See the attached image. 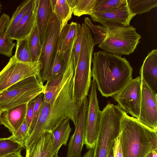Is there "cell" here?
<instances>
[{"instance_id": "cell-15", "label": "cell", "mask_w": 157, "mask_h": 157, "mask_svg": "<svg viewBox=\"0 0 157 157\" xmlns=\"http://www.w3.org/2000/svg\"><path fill=\"white\" fill-rule=\"evenodd\" d=\"M53 143L52 132H43L26 146L25 157H52Z\"/></svg>"}, {"instance_id": "cell-25", "label": "cell", "mask_w": 157, "mask_h": 157, "mask_svg": "<svg viewBox=\"0 0 157 157\" xmlns=\"http://www.w3.org/2000/svg\"><path fill=\"white\" fill-rule=\"evenodd\" d=\"M28 38L29 47L32 62L40 60L42 54V46L36 25Z\"/></svg>"}, {"instance_id": "cell-42", "label": "cell", "mask_w": 157, "mask_h": 157, "mask_svg": "<svg viewBox=\"0 0 157 157\" xmlns=\"http://www.w3.org/2000/svg\"><path fill=\"white\" fill-rule=\"evenodd\" d=\"M152 153L153 157H157V150L152 151Z\"/></svg>"}, {"instance_id": "cell-34", "label": "cell", "mask_w": 157, "mask_h": 157, "mask_svg": "<svg viewBox=\"0 0 157 157\" xmlns=\"http://www.w3.org/2000/svg\"><path fill=\"white\" fill-rule=\"evenodd\" d=\"M81 25L79 23H77L76 37L72 51V55L74 60L75 70L76 69V67L79 56L81 48Z\"/></svg>"}, {"instance_id": "cell-46", "label": "cell", "mask_w": 157, "mask_h": 157, "mask_svg": "<svg viewBox=\"0 0 157 157\" xmlns=\"http://www.w3.org/2000/svg\"><path fill=\"white\" fill-rule=\"evenodd\" d=\"M1 112H2V111L0 109V114H1Z\"/></svg>"}, {"instance_id": "cell-28", "label": "cell", "mask_w": 157, "mask_h": 157, "mask_svg": "<svg viewBox=\"0 0 157 157\" xmlns=\"http://www.w3.org/2000/svg\"><path fill=\"white\" fill-rule=\"evenodd\" d=\"M127 2V0H98L93 12H104L114 11Z\"/></svg>"}, {"instance_id": "cell-30", "label": "cell", "mask_w": 157, "mask_h": 157, "mask_svg": "<svg viewBox=\"0 0 157 157\" xmlns=\"http://www.w3.org/2000/svg\"><path fill=\"white\" fill-rule=\"evenodd\" d=\"M84 24L91 30L93 33L94 37L92 39L94 46L99 45L106 36L108 31L107 28L102 25H94L91 19L88 17L84 18Z\"/></svg>"}, {"instance_id": "cell-19", "label": "cell", "mask_w": 157, "mask_h": 157, "mask_svg": "<svg viewBox=\"0 0 157 157\" xmlns=\"http://www.w3.org/2000/svg\"><path fill=\"white\" fill-rule=\"evenodd\" d=\"M34 4L35 0H26L17 6L10 18L5 31L7 38L13 39L16 27L23 17L33 9Z\"/></svg>"}, {"instance_id": "cell-7", "label": "cell", "mask_w": 157, "mask_h": 157, "mask_svg": "<svg viewBox=\"0 0 157 157\" xmlns=\"http://www.w3.org/2000/svg\"><path fill=\"white\" fill-rule=\"evenodd\" d=\"M44 89L41 76H32L13 84L0 94L2 112L28 103Z\"/></svg>"}, {"instance_id": "cell-21", "label": "cell", "mask_w": 157, "mask_h": 157, "mask_svg": "<svg viewBox=\"0 0 157 157\" xmlns=\"http://www.w3.org/2000/svg\"><path fill=\"white\" fill-rule=\"evenodd\" d=\"M77 24L71 22L63 28L58 37L56 51L58 54L66 52L72 46L76 37Z\"/></svg>"}, {"instance_id": "cell-22", "label": "cell", "mask_w": 157, "mask_h": 157, "mask_svg": "<svg viewBox=\"0 0 157 157\" xmlns=\"http://www.w3.org/2000/svg\"><path fill=\"white\" fill-rule=\"evenodd\" d=\"M36 26V16L34 6L33 9L23 17L16 27L13 40H17L28 37Z\"/></svg>"}, {"instance_id": "cell-23", "label": "cell", "mask_w": 157, "mask_h": 157, "mask_svg": "<svg viewBox=\"0 0 157 157\" xmlns=\"http://www.w3.org/2000/svg\"><path fill=\"white\" fill-rule=\"evenodd\" d=\"M74 10L69 0H56L54 10L52 11L55 13L59 22V34L63 28L67 24L68 21L71 18Z\"/></svg>"}, {"instance_id": "cell-26", "label": "cell", "mask_w": 157, "mask_h": 157, "mask_svg": "<svg viewBox=\"0 0 157 157\" xmlns=\"http://www.w3.org/2000/svg\"><path fill=\"white\" fill-rule=\"evenodd\" d=\"M25 148L16 141L12 136L7 138H0V157L21 151Z\"/></svg>"}, {"instance_id": "cell-6", "label": "cell", "mask_w": 157, "mask_h": 157, "mask_svg": "<svg viewBox=\"0 0 157 157\" xmlns=\"http://www.w3.org/2000/svg\"><path fill=\"white\" fill-rule=\"evenodd\" d=\"M124 113L119 105L109 102L101 111L99 132L93 149V157H106L111 141L121 132Z\"/></svg>"}, {"instance_id": "cell-5", "label": "cell", "mask_w": 157, "mask_h": 157, "mask_svg": "<svg viewBox=\"0 0 157 157\" xmlns=\"http://www.w3.org/2000/svg\"><path fill=\"white\" fill-rule=\"evenodd\" d=\"M108 31L105 38L98 47L107 52L121 56L132 53L140 42L141 36L133 26H124L111 22L101 23Z\"/></svg>"}, {"instance_id": "cell-27", "label": "cell", "mask_w": 157, "mask_h": 157, "mask_svg": "<svg viewBox=\"0 0 157 157\" xmlns=\"http://www.w3.org/2000/svg\"><path fill=\"white\" fill-rule=\"evenodd\" d=\"M129 7L135 14L150 11L157 6V0H127Z\"/></svg>"}, {"instance_id": "cell-18", "label": "cell", "mask_w": 157, "mask_h": 157, "mask_svg": "<svg viewBox=\"0 0 157 157\" xmlns=\"http://www.w3.org/2000/svg\"><path fill=\"white\" fill-rule=\"evenodd\" d=\"M36 25L42 47L50 18L51 7L49 0H35Z\"/></svg>"}, {"instance_id": "cell-38", "label": "cell", "mask_w": 157, "mask_h": 157, "mask_svg": "<svg viewBox=\"0 0 157 157\" xmlns=\"http://www.w3.org/2000/svg\"><path fill=\"white\" fill-rule=\"evenodd\" d=\"M10 19L9 16L4 13L0 17V36L6 30Z\"/></svg>"}, {"instance_id": "cell-12", "label": "cell", "mask_w": 157, "mask_h": 157, "mask_svg": "<svg viewBox=\"0 0 157 157\" xmlns=\"http://www.w3.org/2000/svg\"><path fill=\"white\" fill-rule=\"evenodd\" d=\"M141 97L137 120L151 130L157 132V94L141 78Z\"/></svg>"}, {"instance_id": "cell-39", "label": "cell", "mask_w": 157, "mask_h": 157, "mask_svg": "<svg viewBox=\"0 0 157 157\" xmlns=\"http://www.w3.org/2000/svg\"><path fill=\"white\" fill-rule=\"evenodd\" d=\"M114 140H113L111 143L109 148L106 157H113V146Z\"/></svg>"}, {"instance_id": "cell-40", "label": "cell", "mask_w": 157, "mask_h": 157, "mask_svg": "<svg viewBox=\"0 0 157 157\" xmlns=\"http://www.w3.org/2000/svg\"><path fill=\"white\" fill-rule=\"evenodd\" d=\"M3 157H24L21 154V152L13 153Z\"/></svg>"}, {"instance_id": "cell-17", "label": "cell", "mask_w": 157, "mask_h": 157, "mask_svg": "<svg viewBox=\"0 0 157 157\" xmlns=\"http://www.w3.org/2000/svg\"><path fill=\"white\" fill-rule=\"evenodd\" d=\"M143 79L155 94L157 93V50L148 53L139 72Z\"/></svg>"}, {"instance_id": "cell-16", "label": "cell", "mask_w": 157, "mask_h": 157, "mask_svg": "<svg viewBox=\"0 0 157 157\" xmlns=\"http://www.w3.org/2000/svg\"><path fill=\"white\" fill-rule=\"evenodd\" d=\"M27 104L3 111L1 113L0 124L7 128L12 135L17 131L25 119Z\"/></svg>"}, {"instance_id": "cell-43", "label": "cell", "mask_w": 157, "mask_h": 157, "mask_svg": "<svg viewBox=\"0 0 157 157\" xmlns=\"http://www.w3.org/2000/svg\"><path fill=\"white\" fill-rule=\"evenodd\" d=\"M145 157H153V154L152 152H150Z\"/></svg>"}, {"instance_id": "cell-3", "label": "cell", "mask_w": 157, "mask_h": 157, "mask_svg": "<svg viewBox=\"0 0 157 157\" xmlns=\"http://www.w3.org/2000/svg\"><path fill=\"white\" fill-rule=\"evenodd\" d=\"M157 132L124 113L120 133L123 157H145L157 150Z\"/></svg>"}, {"instance_id": "cell-10", "label": "cell", "mask_w": 157, "mask_h": 157, "mask_svg": "<svg viewBox=\"0 0 157 157\" xmlns=\"http://www.w3.org/2000/svg\"><path fill=\"white\" fill-rule=\"evenodd\" d=\"M97 88L95 82L93 79L89 90L85 121L84 144L89 150L94 148L99 132L101 111L99 109Z\"/></svg>"}, {"instance_id": "cell-29", "label": "cell", "mask_w": 157, "mask_h": 157, "mask_svg": "<svg viewBox=\"0 0 157 157\" xmlns=\"http://www.w3.org/2000/svg\"><path fill=\"white\" fill-rule=\"evenodd\" d=\"M28 37L17 40L14 55L18 60L23 62H32L29 45Z\"/></svg>"}, {"instance_id": "cell-20", "label": "cell", "mask_w": 157, "mask_h": 157, "mask_svg": "<svg viewBox=\"0 0 157 157\" xmlns=\"http://www.w3.org/2000/svg\"><path fill=\"white\" fill-rule=\"evenodd\" d=\"M70 119L67 118L59 123L51 131L53 136V154L58 152L63 145H66L71 131Z\"/></svg>"}, {"instance_id": "cell-36", "label": "cell", "mask_w": 157, "mask_h": 157, "mask_svg": "<svg viewBox=\"0 0 157 157\" xmlns=\"http://www.w3.org/2000/svg\"><path fill=\"white\" fill-rule=\"evenodd\" d=\"M34 99L27 104L25 120L29 128V132L31 128L33 117L34 105Z\"/></svg>"}, {"instance_id": "cell-11", "label": "cell", "mask_w": 157, "mask_h": 157, "mask_svg": "<svg viewBox=\"0 0 157 157\" xmlns=\"http://www.w3.org/2000/svg\"><path fill=\"white\" fill-rule=\"evenodd\" d=\"M141 80L140 76L132 79L119 93L113 97L124 113L137 119L140 111Z\"/></svg>"}, {"instance_id": "cell-32", "label": "cell", "mask_w": 157, "mask_h": 157, "mask_svg": "<svg viewBox=\"0 0 157 157\" xmlns=\"http://www.w3.org/2000/svg\"><path fill=\"white\" fill-rule=\"evenodd\" d=\"M13 40L6 37L5 31L0 36V54L11 57L15 43Z\"/></svg>"}, {"instance_id": "cell-8", "label": "cell", "mask_w": 157, "mask_h": 157, "mask_svg": "<svg viewBox=\"0 0 157 157\" xmlns=\"http://www.w3.org/2000/svg\"><path fill=\"white\" fill-rule=\"evenodd\" d=\"M43 67L41 61L26 62L12 56L0 71V94L13 84L23 79L40 75Z\"/></svg>"}, {"instance_id": "cell-2", "label": "cell", "mask_w": 157, "mask_h": 157, "mask_svg": "<svg viewBox=\"0 0 157 157\" xmlns=\"http://www.w3.org/2000/svg\"><path fill=\"white\" fill-rule=\"evenodd\" d=\"M93 54L91 76L102 96L113 97L132 79V68L121 56L103 51Z\"/></svg>"}, {"instance_id": "cell-1", "label": "cell", "mask_w": 157, "mask_h": 157, "mask_svg": "<svg viewBox=\"0 0 157 157\" xmlns=\"http://www.w3.org/2000/svg\"><path fill=\"white\" fill-rule=\"evenodd\" d=\"M74 71L73 58L69 56L63 76L47 82L42 103L25 147L43 132L51 131L66 118L75 125L81 106L73 97Z\"/></svg>"}, {"instance_id": "cell-9", "label": "cell", "mask_w": 157, "mask_h": 157, "mask_svg": "<svg viewBox=\"0 0 157 157\" xmlns=\"http://www.w3.org/2000/svg\"><path fill=\"white\" fill-rule=\"evenodd\" d=\"M60 29L59 21L55 13L51 8L40 60L43 63L41 76L43 83L48 79L52 65L56 53Z\"/></svg>"}, {"instance_id": "cell-24", "label": "cell", "mask_w": 157, "mask_h": 157, "mask_svg": "<svg viewBox=\"0 0 157 157\" xmlns=\"http://www.w3.org/2000/svg\"><path fill=\"white\" fill-rule=\"evenodd\" d=\"M69 49L60 54L56 53L47 81L53 80L64 73L67 64Z\"/></svg>"}, {"instance_id": "cell-31", "label": "cell", "mask_w": 157, "mask_h": 157, "mask_svg": "<svg viewBox=\"0 0 157 157\" xmlns=\"http://www.w3.org/2000/svg\"><path fill=\"white\" fill-rule=\"evenodd\" d=\"M98 0H77L73 13L80 17L83 15H90L93 13V8Z\"/></svg>"}, {"instance_id": "cell-4", "label": "cell", "mask_w": 157, "mask_h": 157, "mask_svg": "<svg viewBox=\"0 0 157 157\" xmlns=\"http://www.w3.org/2000/svg\"><path fill=\"white\" fill-rule=\"evenodd\" d=\"M82 44L74 76L73 97L81 105L88 95L91 81V65L94 45L90 28L85 24L81 25Z\"/></svg>"}, {"instance_id": "cell-14", "label": "cell", "mask_w": 157, "mask_h": 157, "mask_svg": "<svg viewBox=\"0 0 157 157\" xmlns=\"http://www.w3.org/2000/svg\"><path fill=\"white\" fill-rule=\"evenodd\" d=\"M136 15L130 9L127 2L114 11L104 12H93L90 16L94 22L100 23L111 22L127 26L130 25L131 21Z\"/></svg>"}, {"instance_id": "cell-41", "label": "cell", "mask_w": 157, "mask_h": 157, "mask_svg": "<svg viewBox=\"0 0 157 157\" xmlns=\"http://www.w3.org/2000/svg\"><path fill=\"white\" fill-rule=\"evenodd\" d=\"M82 157H93V155L89 152H86Z\"/></svg>"}, {"instance_id": "cell-33", "label": "cell", "mask_w": 157, "mask_h": 157, "mask_svg": "<svg viewBox=\"0 0 157 157\" xmlns=\"http://www.w3.org/2000/svg\"><path fill=\"white\" fill-rule=\"evenodd\" d=\"M11 136L15 140L25 148L30 136L29 128L25 119L17 131Z\"/></svg>"}, {"instance_id": "cell-44", "label": "cell", "mask_w": 157, "mask_h": 157, "mask_svg": "<svg viewBox=\"0 0 157 157\" xmlns=\"http://www.w3.org/2000/svg\"><path fill=\"white\" fill-rule=\"evenodd\" d=\"M58 153L56 152L52 156V157H59L58 155Z\"/></svg>"}, {"instance_id": "cell-13", "label": "cell", "mask_w": 157, "mask_h": 157, "mask_svg": "<svg viewBox=\"0 0 157 157\" xmlns=\"http://www.w3.org/2000/svg\"><path fill=\"white\" fill-rule=\"evenodd\" d=\"M88 103L89 100L86 97L81 106L75 125V130L68 144L67 157H82L81 152L84 144L85 121Z\"/></svg>"}, {"instance_id": "cell-45", "label": "cell", "mask_w": 157, "mask_h": 157, "mask_svg": "<svg viewBox=\"0 0 157 157\" xmlns=\"http://www.w3.org/2000/svg\"><path fill=\"white\" fill-rule=\"evenodd\" d=\"M1 7H2V5H1V3L0 2V13L1 12Z\"/></svg>"}, {"instance_id": "cell-37", "label": "cell", "mask_w": 157, "mask_h": 157, "mask_svg": "<svg viewBox=\"0 0 157 157\" xmlns=\"http://www.w3.org/2000/svg\"><path fill=\"white\" fill-rule=\"evenodd\" d=\"M113 151V157H123L120 143V133L114 140Z\"/></svg>"}, {"instance_id": "cell-35", "label": "cell", "mask_w": 157, "mask_h": 157, "mask_svg": "<svg viewBox=\"0 0 157 157\" xmlns=\"http://www.w3.org/2000/svg\"><path fill=\"white\" fill-rule=\"evenodd\" d=\"M43 97V94L42 93L40 94L34 99V105L33 114L32 125L29 132L30 135L33 127L36 121L38 112L42 103Z\"/></svg>"}]
</instances>
